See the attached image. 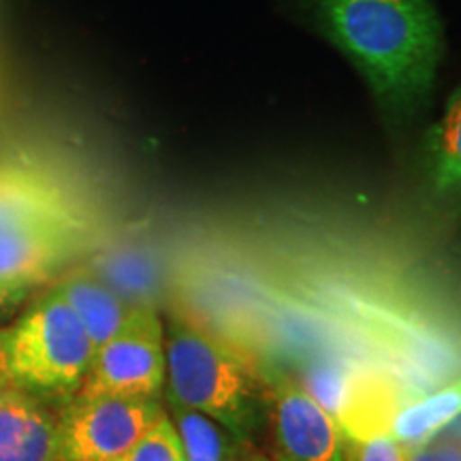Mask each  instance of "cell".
I'll list each match as a JSON object with an SVG mask.
<instances>
[{
  "instance_id": "6da1fadb",
  "label": "cell",
  "mask_w": 461,
  "mask_h": 461,
  "mask_svg": "<svg viewBox=\"0 0 461 461\" xmlns=\"http://www.w3.org/2000/svg\"><path fill=\"white\" fill-rule=\"evenodd\" d=\"M312 26L357 68L402 126L429 99L445 34L431 0H303Z\"/></svg>"
},
{
  "instance_id": "7a4b0ae2",
  "label": "cell",
  "mask_w": 461,
  "mask_h": 461,
  "mask_svg": "<svg viewBox=\"0 0 461 461\" xmlns=\"http://www.w3.org/2000/svg\"><path fill=\"white\" fill-rule=\"evenodd\" d=\"M165 395L221 423L240 440L263 431V380L221 338L186 316L165 322Z\"/></svg>"
},
{
  "instance_id": "3957f363",
  "label": "cell",
  "mask_w": 461,
  "mask_h": 461,
  "mask_svg": "<svg viewBox=\"0 0 461 461\" xmlns=\"http://www.w3.org/2000/svg\"><path fill=\"white\" fill-rule=\"evenodd\" d=\"M95 350L79 316L51 286L9 327L11 384L62 408L82 391Z\"/></svg>"
},
{
  "instance_id": "277c9868",
  "label": "cell",
  "mask_w": 461,
  "mask_h": 461,
  "mask_svg": "<svg viewBox=\"0 0 461 461\" xmlns=\"http://www.w3.org/2000/svg\"><path fill=\"white\" fill-rule=\"evenodd\" d=\"M265 417L261 438L274 461H344L346 436L338 420L282 367L261 374Z\"/></svg>"
},
{
  "instance_id": "5b68a950",
  "label": "cell",
  "mask_w": 461,
  "mask_h": 461,
  "mask_svg": "<svg viewBox=\"0 0 461 461\" xmlns=\"http://www.w3.org/2000/svg\"><path fill=\"white\" fill-rule=\"evenodd\" d=\"M165 387V322L149 305H135L120 331L95 350L77 395L163 400Z\"/></svg>"
},
{
  "instance_id": "8992f818",
  "label": "cell",
  "mask_w": 461,
  "mask_h": 461,
  "mask_svg": "<svg viewBox=\"0 0 461 461\" xmlns=\"http://www.w3.org/2000/svg\"><path fill=\"white\" fill-rule=\"evenodd\" d=\"M165 412L163 400L75 395L58 411L60 461H115Z\"/></svg>"
},
{
  "instance_id": "52a82bcc",
  "label": "cell",
  "mask_w": 461,
  "mask_h": 461,
  "mask_svg": "<svg viewBox=\"0 0 461 461\" xmlns=\"http://www.w3.org/2000/svg\"><path fill=\"white\" fill-rule=\"evenodd\" d=\"M54 224H90L77 193L41 165L0 158V235Z\"/></svg>"
},
{
  "instance_id": "ba28073f",
  "label": "cell",
  "mask_w": 461,
  "mask_h": 461,
  "mask_svg": "<svg viewBox=\"0 0 461 461\" xmlns=\"http://www.w3.org/2000/svg\"><path fill=\"white\" fill-rule=\"evenodd\" d=\"M90 224H54L0 235V285L34 288L88 248Z\"/></svg>"
},
{
  "instance_id": "9c48e42d",
  "label": "cell",
  "mask_w": 461,
  "mask_h": 461,
  "mask_svg": "<svg viewBox=\"0 0 461 461\" xmlns=\"http://www.w3.org/2000/svg\"><path fill=\"white\" fill-rule=\"evenodd\" d=\"M417 173L425 199L445 216H461V86L417 149Z\"/></svg>"
},
{
  "instance_id": "30bf717a",
  "label": "cell",
  "mask_w": 461,
  "mask_h": 461,
  "mask_svg": "<svg viewBox=\"0 0 461 461\" xmlns=\"http://www.w3.org/2000/svg\"><path fill=\"white\" fill-rule=\"evenodd\" d=\"M0 461H60L58 411L14 384L0 389Z\"/></svg>"
},
{
  "instance_id": "8fae6325",
  "label": "cell",
  "mask_w": 461,
  "mask_h": 461,
  "mask_svg": "<svg viewBox=\"0 0 461 461\" xmlns=\"http://www.w3.org/2000/svg\"><path fill=\"white\" fill-rule=\"evenodd\" d=\"M54 286L79 316L95 348L105 344L113 333H118L135 308L120 293H115L105 280L90 272L65 274Z\"/></svg>"
},
{
  "instance_id": "7c38bea8",
  "label": "cell",
  "mask_w": 461,
  "mask_h": 461,
  "mask_svg": "<svg viewBox=\"0 0 461 461\" xmlns=\"http://www.w3.org/2000/svg\"><path fill=\"white\" fill-rule=\"evenodd\" d=\"M459 417L461 378L431 391L429 395L400 406L393 423H391V436L400 440L403 447L412 448L434 440L440 431H445Z\"/></svg>"
},
{
  "instance_id": "4fadbf2b",
  "label": "cell",
  "mask_w": 461,
  "mask_h": 461,
  "mask_svg": "<svg viewBox=\"0 0 461 461\" xmlns=\"http://www.w3.org/2000/svg\"><path fill=\"white\" fill-rule=\"evenodd\" d=\"M165 411L176 425L186 461H229L235 436L205 414L163 397Z\"/></svg>"
},
{
  "instance_id": "5bb4252c",
  "label": "cell",
  "mask_w": 461,
  "mask_h": 461,
  "mask_svg": "<svg viewBox=\"0 0 461 461\" xmlns=\"http://www.w3.org/2000/svg\"><path fill=\"white\" fill-rule=\"evenodd\" d=\"M115 461H186L180 436L169 414H163L152 429L137 445H132L122 457Z\"/></svg>"
},
{
  "instance_id": "9a60e30c",
  "label": "cell",
  "mask_w": 461,
  "mask_h": 461,
  "mask_svg": "<svg viewBox=\"0 0 461 461\" xmlns=\"http://www.w3.org/2000/svg\"><path fill=\"white\" fill-rule=\"evenodd\" d=\"M408 447L395 440L391 434H380L372 438H346L344 461H406Z\"/></svg>"
},
{
  "instance_id": "2e32d148",
  "label": "cell",
  "mask_w": 461,
  "mask_h": 461,
  "mask_svg": "<svg viewBox=\"0 0 461 461\" xmlns=\"http://www.w3.org/2000/svg\"><path fill=\"white\" fill-rule=\"evenodd\" d=\"M406 461H461V445L455 442H425V445L408 448Z\"/></svg>"
},
{
  "instance_id": "e0dca14e",
  "label": "cell",
  "mask_w": 461,
  "mask_h": 461,
  "mask_svg": "<svg viewBox=\"0 0 461 461\" xmlns=\"http://www.w3.org/2000/svg\"><path fill=\"white\" fill-rule=\"evenodd\" d=\"M229 461H274V459L265 451H261L255 440H240V438H235Z\"/></svg>"
},
{
  "instance_id": "ac0fdd59",
  "label": "cell",
  "mask_w": 461,
  "mask_h": 461,
  "mask_svg": "<svg viewBox=\"0 0 461 461\" xmlns=\"http://www.w3.org/2000/svg\"><path fill=\"white\" fill-rule=\"evenodd\" d=\"M31 291L32 288H26V286L0 285V314L17 308V305H20L28 295H31Z\"/></svg>"
},
{
  "instance_id": "d6986e66",
  "label": "cell",
  "mask_w": 461,
  "mask_h": 461,
  "mask_svg": "<svg viewBox=\"0 0 461 461\" xmlns=\"http://www.w3.org/2000/svg\"><path fill=\"white\" fill-rule=\"evenodd\" d=\"M9 327H0V389L9 387Z\"/></svg>"
}]
</instances>
